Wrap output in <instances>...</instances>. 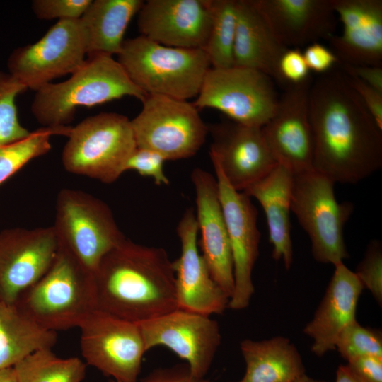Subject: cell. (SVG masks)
Returning a JSON list of instances; mask_svg holds the SVG:
<instances>
[{"label": "cell", "mask_w": 382, "mask_h": 382, "mask_svg": "<svg viewBox=\"0 0 382 382\" xmlns=\"http://www.w3.org/2000/svg\"><path fill=\"white\" fill-rule=\"evenodd\" d=\"M279 97L272 79L248 68L211 67L192 103L199 108L217 110L231 121L262 127L273 115Z\"/></svg>", "instance_id": "10"}, {"label": "cell", "mask_w": 382, "mask_h": 382, "mask_svg": "<svg viewBox=\"0 0 382 382\" xmlns=\"http://www.w3.org/2000/svg\"><path fill=\"white\" fill-rule=\"evenodd\" d=\"M240 349L246 366L241 382H292L306 374L300 353L287 337L245 339Z\"/></svg>", "instance_id": "27"}, {"label": "cell", "mask_w": 382, "mask_h": 382, "mask_svg": "<svg viewBox=\"0 0 382 382\" xmlns=\"http://www.w3.org/2000/svg\"><path fill=\"white\" fill-rule=\"evenodd\" d=\"M346 74L349 84L357 93L378 126L382 129V93L366 84L357 77Z\"/></svg>", "instance_id": "39"}, {"label": "cell", "mask_w": 382, "mask_h": 382, "mask_svg": "<svg viewBox=\"0 0 382 382\" xmlns=\"http://www.w3.org/2000/svg\"><path fill=\"white\" fill-rule=\"evenodd\" d=\"M166 161L160 154L137 146L127 162L126 171L135 170L141 176L151 178L157 185H168L170 181L163 169Z\"/></svg>", "instance_id": "36"}, {"label": "cell", "mask_w": 382, "mask_h": 382, "mask_svg": "<svg viewBox=\"0 0 382 382\" xmlns=\"http://www.w3.org/2000/svg\"><path fill=\"white\" fill-rule=\"evenodd\" d=\"M191 180L195 192V218L202 255L212 278L231 299L234 290L233 259L216 178L196 168L191 173Z\"/></svg>", "instance_id": "20"}, {"label": "cell", "mask_w": 382, "mask_h": 382, "mask_svg": "<svg viewBox=\"0 0 382 382\" xmlns=\"http://www.w3.org/2000/svg\"><path fill=\"white\" fill-rule=\"evenodd\" d=\"M13 368L18 382H81L86 364L78 357H59L47 348L34 352Z\"/></svg>", "instance_id": "29"}, {"label": "cell", "mask_w": 382, "mask_h": 382, "mask_svg": "<svg viewBox=\"0 0 382 382\" xmlns=\"http://www.w3.org/2000/svg\"><path fill=\"white\" fill-rule=\"evenodd\" d=\"M92 0H33L31 8L40 20L79 19Z\"/></svg>", "instance_id": "35"}, {"label": "cell", "mask_w": 382, "mask_h": 382, "mask_svg": "<svg viewBox=\"0 0 382 382\" xmlns=\"http://www.w3.org/2000/svg\"><path fill=\"white\" fill-rule=\"evenodd\" d=\"M212 164L233 259L234 290L228 308L238 311L249 306L255 291L252 272L261 237L257 225V210L250 197L233 189L219 166Z\"/></svg>", "instance_id": "14"}, {"label": "cell", "mask_w": 382, "mask_h": 382, "mask_svg": "<svg viewBox=\"0 0 382 382\" xmlns=\"http://www.w3.org/2000/svg\"><path fill=\"white\" fill-rule=\"evenodd\" d=\"M131 120L137 147L160 154L166 161L193 156L203 146L209 127L187 100L147 95Z\"/></svg>", "instance_id": "9"}, {"label": "cell", "mask_w": 382, "mask_h": 382, "mask_svg": "<svg viewBox=\"0 0 382 382\" xmlns=\"http://www.w3.org/2000/svg\"><path fill=\"white\" fill-rule=\"evenodd\" d=\"M335 183L314 168L293 175L291 210L308 234L318 262L335 265L349 257L344 239L345 223L354 207L339 203Z\"/></svg>", "instance_id": "7"}, {"label": "cell", "mask_w": 382, "mask_h": 382, "mask_svg": "<svg viewBox=\"0 0 382 382\" xmlns=\"http://www.w3.org/2000/svg\"><path fill=\"white\" fill-rule=\"evenodd\" d=\"M198 226L192 208L181 217L177 233L180 257L173 261L179 309L210 316L228 308L230 297L212 278L197 245Z\"/></svg>", "instance_id": "18"}, {"label": "cell", "mask_w": 382, "mask_h": 382, "mask_svg": "<svg viewBox=\"0 0 382 382\" xmlns=\"http://www.w3.org/2000/svg\"><path fill=\"white\" fill-rule=\"evenodd\" d=\"M117 60L147 95L183 100L197 96L211 68L202 49L168 47L141 35L124 41Z\"/></svg>", "instance_id": "5"}, {"label": "cell", "mask_w": 382, "mask_h": 382, "mask_svg": "<svg viewBox=\"0 0 382 382\" xmlns=\"http://www.w3.org/2000/svg\"><path fill=\"white\" fill-rule=\"evenodd\" d=\"M303 55L310 71L324 74L333 69L340 62L334 52L316 42L307 45Z\"/></svg>", "instance_id": "38"}, {"label": "cell", "mask_w": 382, "mask_h": 382, "mask_svg": "<svg viewBox=\"0 0 382 382\" xmlns=\"http://www.w3.org/2000/svg\"><path fill=\"white\" fill-rule=\"evenodd\" d=\"M137 324L146 352L156 346L166 347L187 361L193 377L204 378L221 344L216 320L177 308Z\"/></svg>", "instance_id": "13"}, {"label": "cell", "mask_w": 382, "mask_h": 382, "mask_svg": "<svg viewBox=\"0 0 382 382\" xmlns=\"http://www.w3.org/2000/svg\"><path fill=\"white\" fill-rule=\"evenodd\" d=\"M287 48H299L335 35L333 0H250Z\"/></svg>", "instance_id": "21"}, {"label": "cell", "mask_w": 382, "mask_h": 382, "mask_svg": "<svg viewBox=\"0 0 382 382\" xmlns=\"http://www.w3.org/2000/svg\"><path fill=\"white\" fill-rule=\"evenodd\" d=\"M209 132L213 139L212 162L238 192L262 179L277 164L260 127L231 121L215 125Z\"/></svg>", "instance_id": "17"}, {"label": "cell", "mask_w": 382, "mask_h": 382, "mask_svg": "<svg viewBox=\"0 0 382 382\" xmlns=\"http://www.w3.org/2000/svg\"><path fill=\"white\" fill-rule=\"evenodd\" d=\"M342 32L328 42L340 64L382 66V0H333Z\"/></svg>", "instance_id": "22"}, {"label": "cell", "mask_w": 382, "mask_h": 382, "mask_svg": "<svg viewBox=\"0 0 382 382\" xmlns=\"http://www.w3.org/2000/svg\"><path fill=\"white\" fill-rule=\"evenodd\" d=\"M57 337L15 303L0 301V369L13 367L35 351L52 349Z\"/></svg>", "instance_id": "28"}, {"label": "cell", "mask_w": 382, "mask_h": 382, "mask_svg": "<svg viewBox=\"0 0 382 382\" xmlns=\"http://www.w3.org/2000/svg\"><path fill=\"white\" fill-rule=\"evenodd\" d=\"M110 382H116L113 380ZM141 382H209L205 378L193 377L187 364H179L169 368L158 369L150 373Z\"/></svg>", "instance_id": "41"}, {"label": "cell", "mask_w": 382, "mask_h": 382, "mask_svg": "<svg viewBox=\"0 0 382 382\" xmlns=\"http://www.w3.org/2000/svg\"><path fill=\"white\" fill-rule=\"evenodd\" d=\"M79 328L86 364L116 382H137L146 352L137 323L96 309Z\"/></svg>", "instance_id": "11"}, {"label": "cell", "mask_w": 382, "mask_h": 382, "mask_svg": "<svg viewBox=\"0 0 382 382\" xmlns=\"http://www.w3.org/2000/svg\"><path fill=\"white\" fill-rule=\"evenodd\" d=\"M52 227L59 243L93 274L102 259L126 238L109 206L79 190L59 192Z\"/></svg>", "instance_id": "8"}, {"label": "cell", "mask_w": 382, "mask_h": 382, "mask_svg": "<svg viewBox=\"0 0 382 382\" xmlns=\"http://www.w3.org/2000/svg\"><path fill=\"white\" fill-rule=\"evenodd\" d=\"M54 228H14L0 233V301L14 304L48 270L59 250Z\"/></svg>", "instance_id": "15"}, {"label": "cell", "mask_w": 382, "mask_h": 382, "mask_svg": "<svg viewBox=\"0 0 382 382\" xmlns=\"http://www.w3.org/2000/svg\"><path fill=\"white\" fill-rule=\"evenodd\" d=\"M26 86L10 73L0 71V146L27 137L30 132L18 118L16 98Z\"/></svg>", "instance_id": "32"}, {"label": "cell", "mask_w": 382, "mask_h": 382, "mask_svg": "<svg viewBox=\"0 0 382 382\" xmlns=\"http://www.w3.org/2000/svg\"><path fill=\"white\" fill-rule=\"evenodd\" d=\"M292 382H328L323 380L315 379L306 375V374L298 377Z\"/></svg>", "instance_id": "45"}, {"label": "cell", "mask_w": 382, "mask_h": 382, "mask_svg": "<svg viewBox=\"0 0 382 382\" xmlns=\"http://www.w3.org/2000/svg\"><path fill=\"white\" fill-rule=\"evenodd\" d=\"M309 116L316 171L335 183L355 184L381 168L382 129L341 69L312 82Z\"/></svg>", "instance_id": "1"}, {"label": "cell", "mask_w": 382, "mask_h": 382, "mask_svg": "<svg viewBox=\"0 0 382 382\" xmlns=\"http://www.w3.org/2000/svg\"><path fill=\"white\" fill-rule=\"evenodd\" d=\"M0 382H18L13 367L0 369Z\"/></svg>", "instance_id": "44"}, {"label": "cell", "mask_w": 382, "mask_h": 382, "mask_svg": "<svg viewBox=\"0 0 382 382\" xmlns=\"http://www.w3.org/2000/svg\"><path fill=\"white\" fill-rule=\"evenodd\" d=\"M141 35L163 45L203 50L211 27L208 0H148L138 12Z\"/></svg>", "instance_id": "19"}, {"label": "cell", "mask_w": 382, "mask_h": 382, "mask_svg": "<svg viewBox=\"0 0 382 382\" xmlns=\"http://www.w3.org/2000/svg\"><path fill=\"white\" fill-rule=\"evenodd\" d=\"M142 0H92L80 18L86 55L118 54L125 30Z\"/></svg>", "instance_id": "26"}, {"label": "cell", "mask_w": 382, "mask_h": 382, "mask_svg": "<svg viewBox=\"0 0 382 382\" xmlns=\"http://www.w3.org/2000/svg\"><path fill=\"white\" fill-rule=\"evenodd\" d=\"M335 382H363L346 365H340L336 371Z\"/></svg>", "instance_id": "43"}, {"label": "cell", "mask_w": 382, "mask_h": 382, "mask_svg": "<svg viewBox=\"0 0 382 382\" xmlns=\"http://www.w3.org/2000/svg\"><path fill=\"white\" fill-rule=\"evenodd\" d=\"M279 69L286 88L303 83L311 77L303 52L299 48H288L280 59Z\"/></svg>", "instance_id": "37"}, {"label": "cell", "mask_w": 382, "mask_h": 382, "mask_svg": "<svg viewBox=\"0 0 382 382\" xmlns=\"http://www.w3.org/2000/svg\"><path fill=\"white\" fill-rule=\"evenodd\" d=\"M86 55L80 18L58 21L37 42L14 50L7 66L12 76L37 91L55 79L71 74Z\"/></svg>", "instance_id": "12"}, {"label": "cell", "mask_w": 382, "mask_h": 382, "mask_svg": "<svg viewBox=\"0 0 382 382\" xmlns=\"http://www.w3.org/2000/svg\"><path fill=\"white\" fill-rule=\"evenodd\" d=\"M340 69L346 74L354 76L382 93V66H350L340 64Z\"/></svg>", "instance_id": "42"}, {"label": "cell", "mask_w": 382, "mask_h": 382, "mask_svg": "<svg viewBox=\"0 0 382 382\" xmlns=\"http://www.w3.org/2000/svg\"><path fill=\"white\" fill-rule=\"evenodd\" d=\"M15 304L48 330L79 328L98 309L94 274L59 243L48 270Z\"/></svg>", "instance_id": "4"}, {"label": "cell", "mask_w": 382, "mask_h": 382, "mask_svg": "<svg viewBox=\"0 0 382 382\" xmlns=\"http://www.w3.org/2000/svg\"><path fill=\"white\" fill-rule=\"evenodd\" d=\"M335 270L324 296L303 333L313 340L311 351L317 357L335 350L342 330L356 320L359 296L364 289L354 271L344 262Z\"/></svg>", "instance_id": "23"}, {"label": "cell", "mask_w": 382, "mask_h": 382, "mask_svg": "<svg viewBox=\"0 0 382 382\" xmlns=\"http://www.w3.org/2000/svg\"><path fill=\"white\" fill-rule=\"evenodd\" d=\"M312 82L311 76L284 90L273 115L262 127L276 161L293 175L313 169L314 146L309 116Z\"/></svg>", "instance_id": "16"}, {"label": "cell", "mask_w": 382, "mask_h": 382, "mask_svg": "<svg viewBox=\"0 0 382 382\" xmlns=\"http://www.w3.org/2000/svg\"><path fill=\"white\" fill-rule=\"evenodd\" d=\"M236 9L233 66L260 71L285 90L279 65L288 48L276 37L250 0H236Z\"/></svg>", "instance_id": "24"}, {"label": "cell", "mask_w": 382, "mask_h": 382, "mask_svg": "<svg viewBox=\"0 0 382 382\" xmlns=\"http://www.w3.org/2000/svg\"><path fill=\"white\" fill-rule=\"evenodd\" d=\"M347 365L363 382H382V357H360L348 361Z\"/></svg>", "instance_id": "40"}, {"label": "cell", "mask_w": 382, "mask_h": 382, "mask_svg": "<svg viewBox=\"0 0 382 382\" xmlns=\"http://www.w3.org/2000/svg\"><path fill=\"white\" fill-rule=\"evenodd\" d=\"M62 161L68 172L112 183L137 148L131 120L115 112L86 117L71 127Z\"/></svg>", "instance_id": "6"}, {"label": "cell", "mask_w": 382, "mask_h": 382, "mask_svg": "<svg viewBox=\"0 0 382 382\" xmlns=\"http://www.w3.org/2000/svg\"><path fill=\"white\" fill-rule=\"evenodd\" d=\"M354 273L364 288L369 290L376 302L382 304V245L378 240L368 244L365 255Z\"/></svg>", "instance_id": "34"}, {"label": "cell", "mask_w": 382, "mask_h": 382, "mask_svg": "<svg viewBox=\"0 0 382 382\" xmlns=\"http://www.w3.org/2000/svg\"><path fill=\"white\" fill-rule=\"evenodd\" d=\"M64 81L50 83L35 91L30 110L42 127L68 126L79 107H93L125 96L142 102L147 96L112 56L88 57Z\"/></svg>", "instance_id": "3"}, {"label": "cell", "mask_w": 382, "mask_h": 382, "mask_svg": "<svg viewBox=\"0 0 382 382\" xmlns=\"http://www.w3.org/2000/svg\"><path fill=\"white\" fill-rule=\"evenodd\" d=\"M97 308L139 323L178 308L173 261L162 248L125 238L94 272Z\"/></svg>", "instance_id": "2"}, {"label": "cell", "mask_w": 382, "mask_h": 382, "mask_svg": "<svg viewBox=\"0 0 382 382\" xmlns=\"http://www.w3.org/2000/svg\"><path fill=\"white\" fill-rule=\"evenodd\" d=\"M238 382H241V381H238Z\"/></svg>", "instance_id": "46"}, {"label": "cell", "mask_w": 382, "mask_h": 382, "mask_svg": "<svg viewBox=\"0 0 382 382\" xmlns=\"http://www.w3.org/2000/svg\"><path fill=\"white\" fill-rule=\"evenodd\" d=\"M211 27L203 50L211 67L233 66V48L236 31V0H208Z\"/></svg>", "instance_id": "30"}, {"label": "cell", "mask_w": 382, "mask_h": 382, "mask_svg": "<svg viewBox=\"0 0 382 382\" xmlns=\"http://www.w3.org/2000/svg\"><path fill=\"white\" fill-rule=\"evenodd\" d=\"M292 180L291 171L277 163L267 175L243 192L262 206L272 245V257L282 261L286 270L293 262L290 223Z\"/></svg>", "instance_id": "25"}, {"label": "cell", "mask_w": 382, "mask_h": 382, "mask_svg": "<svg viewBox=\"0 0 382 382\" xmlns=\"http://www.w3.org/2000/svg\"><path fill=\"white\" fill-rule=\"evenodd\" d=\"M335 350L347 361L365 356L382 357L381 332L378 330L362 326L356 320L340 333L335 344Z\"/></svg>", "instance_id": "33"}, {"label": "cell", "mask_w": 382, "mask_h": 382, "mask_svg": "<svg viewBox=\"0 0 382 382\" xmlns=\"http://www.w3.org/2000/svg\"><path fill=\"white\" fill-rule=\"evenodd\" d=\"M71 127L50 128L42 127L23 139L0 146V185L30 161L46 154L52 148L54 135L68 136Z\"/></svg>", "instance_id": "31"}]
</instances>
